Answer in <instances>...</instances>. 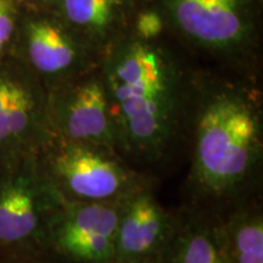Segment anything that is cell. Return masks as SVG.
I'll return each instance as SVG.
<instances>
[{
	"label": "cell",
	"instance_id": "obj_10",
	"mask_svg": "<svg viewBox=\"0 0 263 263\" xmlns=\"http://www.w3.org/2000/svg\"><path fill=\"white\" fill-rule=\"evenodd\" d=\"M155 184L121 202L115 263L157 262L173 228L174 209H166L159 201Z\"/></svg>",
	"mask_w": 263,
	"mask_h": 263
},
{
	"label": "cell",
	"instance_id": "obj_7",
	"mask_svg": "<svg viewBox=\"0 0 263 263\" xmlns=\"http://www.w3.org/2000/svg\"><path fill=\"white\" fill-rule=\"evenodd\" d=\"M50 138L48 91L11 52L0 60V160L39 155Z\"/></svg>",
	"mask_w": 263,
	"mask_h": 263
},
{
	"label": "cell",
	"instance_id": "obj_11",
	"mask_svg": "<svg viewBox=\"0 0 263 263\" xmlns=\"http://www.w3.org/2000/svg\"><path fill=\"white\" fill-rule=\"evenodd\" d=\"M156 263H227L219 217L184 203L174 209L173 228Z\"/></svg>",
	"mask_w": 263,
	"mask_h": 263
},
{
	"label": "cell",
	"instance_id": "obj_6",
	"mask_svg": "<svg viewBox=\"0 0 263 263\" xmlns=\"http://www.w3.org/2000/svg\"><path fill=\"white\" fill-rule=\"evenodd\" d=\"M12 54L47 91L100 67L103 55L45 6L21 9Z\"/></svg>",
	"mask_w": 263,
	"mask_h": 263
},
{
	"label": "cell",
	"instance_id": "obj_8",
	"mask_svg": "<svg viewBox=\"0 0 263 263\" xmlns=\"http://www.w3.org/2000/svg\"><path fill=\"white\" fill-rule=\"evenodd\" d=\"M48 123L52 138L117 151L116 127L100 67L48 91Z\"/></svg>",
	"mask_w": 263,
	"mask_h": 263
},
{
	"label": "cell",
	"instance_id": "obj_5",
	"mask_svg": "<svg viewBox=\"0 0 263 263\" xmlns=\"http://www.w3.org/2000/svg\"><path fill=\"white\" fill-rule=\"evenodd\" d=\"M64 203L39 155L0 160V252L49 248Z\"/></svg>",
	"mask_w": 263,
	"mask_h": 263
},
{
	"label": "cell",
	"instance_id": "obj_13",
	"mask_svg": "<svg viewBox=\"0 0 263 263\" xmlns=\"http://www.w3.org/2000/svg\"><path fill=\"white\" fill-rule=\"evenodd\" d=\"M218 217L227 263H263L262 197L239 203Z\"/></svg>",
	"mask_w": 263,
	"mask_h": 263
},
{
	"label": "cell",
	"instance_id": "obj_12",
	"mask_svg": "<svg viewBox=\"0 0 263 263\" xmlns=\"http://www.w3.org/2000/svg\"><path fill=\"white\" fill-rule=\"evenodd\" d=\"M44 6L104 55L129 29L133 0H48Z\"/></svg>",
	"mask_w": 263,
	"mask_h": 263
},
{
	"label": "cell",
	"instance_id": "obj_9",
	"mask_svg": "<svg viewBox=\"0 0 263 263\" xmlns=\"http://www.w3.org/2000/svg\"><path fill=\"white\" fill-rule=\"evenodd\" d=\"M121 202H65L51 224L49 249L72 263H115Z\"/></svg>",
	"mask_w": 263,
	"mask_h": 263
},
{
	"label": "cell",
	"instance_id": "obj_16",
	"mask_svg": "<svg viewBox=\"0 0 263 263\" xmlns=\"http://www.w3.org/2000/svg\"><path fill=\"white\" fill-rule=\"evenodd\" d=\"M0 263H72L49 248L0 252Z\"/></svg>",
	"mask_w": 263,
	"mask_h": 263
},
{
	"label": "cell",
	"instance_id": "obj_1",
	"mask_svg": "<svg viewBox=\"0 0 263 263\" xmlns=\"http://www.w3.org/2000/svg\"><path fill=\"white\" fill-rule=\"evenodd\" d=\"M100 71L118 154L161 178L188 154L200 72L159 39H143L130 28L105 50Z\"/></svg>",
	"mask_w": 263,
	"mask_h": 263
},
{
	"label": "cell",
	"instance_id": "obj_14",
	"mask_svg": "<svg viewBox=\"0 0 263 263\" xmlns=\"http://www.w3.org/2000/svg\"><path fill=\"white\" fill-rule=\"evenodd\" d=\"M21 9L12 0H0V60L14 49Z\"/></svg>",
	"mask_w": 263,
	"mask_h": 263
},
{
	"label": "cell",
	"instance_id": "obj_4",
	"mask_svg": "<svg viewBox=\"0 0 263 263\" xmlns=\"http://www.w3.org/2000/svg\"><path fill=\"white\" fill-rule=\"evenodd\" d=\"M43 168L65 202H121L156 183L117 151L50 138L39 154Z\"/></svg>",
	"mask_w": 263,
	"mask_h": 263
},
{
	"label": "cell",
	"instance_id": "obj_15",
	"mask_svg": "<svg viewBox=\"0 0 263 263\" xmlns=\"http://www.w3.org/2000/svg\"><path fill=\"white\" fill-rule=\"evenodd\" d=\"M166 27L163 18L156 10L147 8L138 12L136 18L132 20L130 31L143 39H160L161 33Z\"/></svg>",
	"mask_w": 263,
	"mask_h": 263
},
{
	"label": "cell",
	"instance_id": "obj_17",
	"mask_svg": "<svg viewBox=\"0 0 263 263\" xmlns=\"http://www.w3.org/2000/svg\"><path fill=\"white\" fill-rule=\"evenodd\" d=\"M20 9L26 8H38V6H44L48 0H12Z\"/></svg>",
	"mask_w": 263,
	"mask_h": 263
},
{
	"label": "cell",
	"instance_id": "obj_2",
	"mask_svg": "<svg viewBox=\"0 0 263 263\" xmlns=\"http://www.w3.org/2000/svg\"><path fill=\"white\" fill-rule=\"evenodd\" d=\"M182 186L184 205L217 216L263 190V108L251 80L202 73Z\"/></svg>",
	"mask_w": 263,
	"mask_h": 263
},
{
	"label": "cell",
	"instance_id": "obj_18",
	"mask_svg": "<svg viewBox=\"0 0 263 263\" xmlns=\"http://www.w3.org/2000/svg\"><path fill=\"white\" fill-rule=\"evenodd\" d=\"M145 263H154V262H145Z\"/></svg>",
	"mask_w": 263,
	"mask_h": 263
},
{
	"label": "cell",
	"instance_id": "obj_3",
	"mask_svg": "<svg viewBox=\"0 0 263 263\" xmlns=\"http://www.w3.org/2000/svg\"><path fill=\"white\" fill-rule=\"evenodd\" d=\"M166 27L251 80L258 64L261 0H146Z\"/></svg>",
	"mask_w": 263,
	"mask_h": 263
}]
</instances>
